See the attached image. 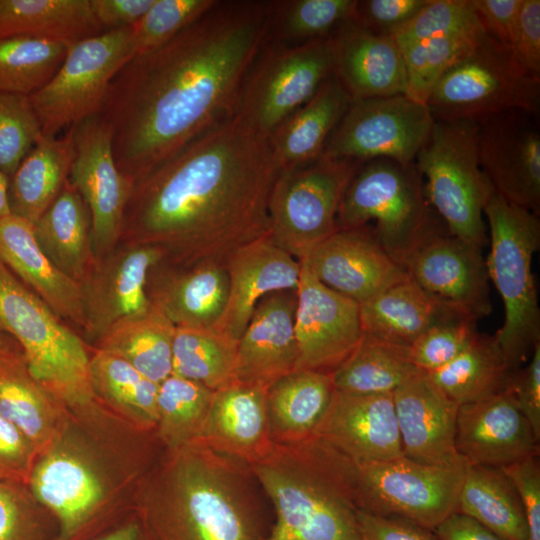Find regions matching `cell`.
<instances>
[{
	"mask_svg": "<svg viewBox=\"0 0 540 540\" xmlns=\"http://www.w3.org/2000/svg\"><path fill=\"white\" fill-rule=\"evenodd\" d=\"M9 177L0 172V218L10 214L8 201Z\"/></svg>",
	"mask_w": 540,
	"mask_h": 540,
	"instance_id": "obj_63",
	"label": "cell"
},
{
	"mask_svg": "<svg viewBox=\"0 0 540 540\" xmlns=\"http://www.w3.org/2000/svg\"><path fill=\"white\" fill-rule=\"evenodd\" d=\"M42 136L29 96L0 92V172L10 178Z\"/></svg>",
	"mask_w": 540,
	"mask_h": 540,
	"instance_id": "obj_49",
	"label": "cell"
},
{
	"mask_svg": "<svg viewBox=\"0 0 540 540\" xmlns=\"http://www.w3.org/2000/svg\"><path fill=\"white\" fill-rule=\"evenodd\" d=\"M147 292L151 304L175 327L212 328L226 306L228 275L221 264L160 262L149 273Z\"/></svg>",
	"mask_w": 540,
	"mask_h": 540,
	"instance_id": "obj_29",
	"label": "cell"
},
{
	"mask_svg": "<svg viewBox=\"0 0 540 540\" xmlns=\"http://www.w3.org/2000/svg\"><path fill=\"white\" fill-rule=\"evenodd\" d=\"M427 0H361L356 2L353 21L380 35L391 36L410 20Z\"/></svg>",
	"mask_w": 540,
	"mask_h": 540,
	"instance_id": "obj_54",
	"label": "cell"
},
{
	"mask_svg": "<svg viewBox=\"0 0 540 540\" xmlns=\"http://www.w3.org/2000/svg\"><path fill=\"white\" fill-rule=\"evenodd\" d=\"M154 0H90L93 16L104 31L134 27Z\"/></svg>",
	"mask_w": 540,
	"mask_h": 540,
	"instance_id": "obj_60",
	"label": "cell"
},
{
	"mask_svg": "<svg viewBox=\"0 0 540 540\" xmlns=\"http://www.w3.org/2000/svg\"><path fill=\"white\" fill-rule=\"evenodd\" d=\"M335 388L330 372L298 369L267 389V415L274 444L292 445L313 438Z\"/></svg>",
	"mask_w": 540,
	"mask_h": 540,
	"instance_id": "obj_34",
	"label": "cell"
},
{
	"mask_svg": "<svg viewBox=\"0 0 540 540\" xmlns=\"http://www.w3.org/2000/svg\"><path fill=\"white\" fill-rule=\"evenodd\" d=\"M102 32L90 0H0V39L34 36L69 45Z\"/></svg>",
	"mask_w": 540,
	"mask_h": 540,
	"instance_id": "obj_38",
	"label": "cell"
},
{
	"mask_svg": "<svg viewBox=\"0 0 540 540\" xmlns=\"http://www.w3.org/2000/svg\"><path fill=\"white\" fill-rule=\"evenodd\" d=\"M392 396L405 457L435 465L462 461L455 449L459 405L425 372L406 380Z\"/></svg>",
	"mask_w": 540,
	"mask_h": 540,
	"instance_id": "obj_25",
	"label": "cell"
},
{
	"mask_svg": "<svg viewBox=\"0 0 540 540\" xmlns=\"http://www.w3.org/2000/svg\"><path fill=\"white\" fill-rule=\"evenodd\" d=\"M512 50L529 72L540 76L539 0H522Z\"/></svg>",
	"mask_w": 540,
	"mask_h": 540,
	"instance_id": "obj_57",
	"label": "cell"
},
{
	"mask_svg": "<svg viewBox=\"0 0 540 540\" xmlns=\"http://www.w3.org/2000/svg\"><path fill=\"white\" fill-rule=\"evenodd\" d=\"M216 3V0H154L133 27L134 56L165 44Z\"/></svg>",
	"mask_w": 540,
	"mask_h": 540,
	"instance_id": "obj_50",
	"label": "cell"
},
{
	"mask_svg": "<svg viewBox=\"0 0 540 540\" xmlns=\"http://www.w3.org/2000/svg\"><path fill=\"white\" fill-rule=\"evenodd\" d=\"M68 44L34 36L0 39V92L31 96L60 68Z\"/></svg>",
	"mask_w": 540,
	"mask_h": 540,
	"instance_id": "obj_45",
	"label": "cell"
},
{
	"mask_svg": "<svg viewBox=\"0 0 540 540\" xmlns=\"http://www.w3.org/2000/svg\"><path fill=\"white\" fill-rule=\"evenodd\" d=\"M256 60L243 83L236 113L269 136L333 74L332 34L295 46L277 43Z\"/></svg>",
	"mask_w": 540,
	"mask_h": 540,
	"instance_id": "obj_13",
	"label": "cell"
},
{
	"mask_svg": "<svg viewBox=\"0 0 540 540\" xmlns=\"http://www.w3.org/2000/svg\"><path fill=\"white\" fill-rule=\"evenodd\" d=\"M300 267L294 317L298 369L331 373L363 335L360 304L322 284L301 262Z\"/></svg>",
	"mask_w": 540,
	"mask_h": 540,
	"instance_id": "obj_17",
	"label": "cell"
},
{
	"mask_svg": "<svg viewBox=\"0 0 540 540\" xmlns=\"http://www.w3.org/2000/svg\"><path fill=\"white\" fill-rule=\"evenodd\" d=\"M33 230L49 260L61 272L81 284L96 262L92 222L85 201L69 180L33 224Z\"/></svg>",
	"mask_w": 540,
	"mask_h": 540,
	"instance_id": "obj_35",
	"label": "cell"
},
{
	"mask_svg": "<svg viewBox=\"0 0 540 540\" xmlns=\"http://www.w3.org/2000/svg\"><path fill=\"white\" fill-rule=\"evenodd\" d=\"M276 2L217 1L171 40L132 57L99 116L119 170L134 183L237 112L268 41Z\"/></svg>",
	"mask_w": 540,
	"mask_h": 540,
	"instance_id": "obj_1",
	"label": "cell"
},
{
	"mask_svg": "<svg viewBox=\"0 0 540 540\" xmlns=\"http://www.w3.org/2000/svg\"><path fill=\"white\" fill-rule=\"evenodd\" d=\"M375 221L373 233L401 266L436 223L415 164L404 166L386 158L364 162L347 186L337 213L338 229ZM404 268V267H403Z\"/></svg>",
	"mask_w": 540,
	"mask_h": 540,
	"instance_id": "obj_9",
	"label": "cell"
},
{
	"mask_svg": "<svg viewBox=\"0 0 540 540\" xmlns=\"http://www.w3.org/2000/svg\"><path fill=\"white\" fill-rule=\"evenodd\" d=\"M519 494L528 530V540H540V464L538 455L502 468Z\"/></svg>",
	"mask_w": 540,
	"mask_h": 540,
	"instance_id": "obj_55",
	"label": "cell"
},
{
	"mask_svg": "<svg viewBox=\"0 0 540 540\" xmlns=\"http://www.w3.org/2000/svg\"><path fill=\"white\" fill-rule=\"evenodd\" d=\"M350 102V97L332 74L310 100L285 118L269 134L280 171L317 160Z\"/></svg>",
	"mask_w": 540,
	"mask_h": 540,
	"instance_id": "obj_33",
	"label": "cell"
},
{
	"mask_svg": "<svg viewBox=\"0 0 540 540\" xmlns=\"http://www.w3.org/2000/svg\"><path fill=\"white\" fill-rule=\"evenodd\" d=\"M490 233L486 267L504 305V321L493 336L517 370L540 343V310L532 258L540 245L538 215L495 192L484 208Z\"/></svg>",
	"mask_w": 540,
	"mask_h": 540,
	"instance_id": "obj_6",
	"label": "cell"
},
{
	"mask_svg": "<svg viewBox=\"0 0 540 540\" xmlns=\"http://www.w3.org/2000/svg\"><path fill=\"white\" fill-rule=\"evenodd\" d=\"M214 391L171 374L158 385L156 434L167 451L200 439Z\"/></svg>",
	"mask_w": 540,
	"mask_h": 540,
	"instance_id": "obj_44",
	"label": "cell"
},
{
	"mask_svg": "<svg viewBox=\"0 0 540 540\" xmlns=\"http://www.w3.org/2000/svg\"><path fill=\"white\" fill-rule=\"evenodd\" d=\"M0 262L60 319L83 331L81 284L49 260L35 238L33 224L13 214L0 218Z\"/></svg>",
	"mask_w": 540,
	"mask_h": 540,
	"instance_id": "obj_30",
	"label": "cell"
},
{
	"mask_svg": "<svg viewBox=\"0 0 540 540\" xmlns=\"http://www.w3.org/2000/svg\"><path fill=\"white\" fill-rule=\"evenodd\" d=\"M461 315L471 314L410 277L360 303L363 332L406 347L436 323Z\"/></svg>",
	"mask_w": 540,
	"mask_h": 540,
	"instance_id": "obj_32",
	"label": "cell"
},
{
	"mask_svg": "<svg viewBox=\"0 0 540 540\" xmlns=\"http://www.w3.org/2000/svg\"><path fill=\"white\" fill-rule=\"evenodd\" d=\"M279 172L269 136L236 113L135 183L122 238L159 248L168 265L225 266L268 235Z\"/></svg>",
	"mask_w": 540,
	"mask_h": 540,
	"instance_id": "obj_2",
	"label": "cell"
},
{
	"mask_svg": "<svg viewBox=\"0 0 540 540\" xmlns=\"http://www.w3.org/2000/svg\"><path fill=\"white\" fill-rule=\"evenodd\" d=\"M237 342L212 328L176 327L172 374L215 391L235 380Z\"/></svg>",
	"mask_w": 540,
	"mask_h": 540,
	"instance_id": "obj_43",
	"label": "cell"
},
{
	"mask_svg": "<svg viewBox=\"0 0 540 540\" xmlns=\"http://www.w3.org/2000/svg\"><path fill=\"white\" fill-rule=\"evenodd\" d=\"M433 123L427 105L405 94L351 100L321 157L412 165Z\"/></svg>",
	"mask_w": 540,
	"mask_h": 540,
	"instance_id": "obj_14",
	"label": "cell"
},
{
	"mask_svg": "<svg viewBox=\"0 0 540 540\" xmlns=\"http://www.w3.org/2000/svg\"><path fill=\"white\" fill-rule=\"evenodd\" d=\"M176 327L154 305L145 313L111 328L97 343L159 384L172 374V349Z\"/></svg>",
	"mask_w": 540,
	"mask_h": 540,
	"instance_id": "obj_40",
	"label": "cell"
},
{
	"mask_svg": "<svg viewBox=\"0 0 540 540\" xmlns=\"http://www.w3.org/2000/svg\"><path fill=\"white\" fill-rule=\"evenodd\" d=\"M433 532L438 540H502L475 519L453 512Z\"/></svg>",
	"mask_w": 540,
	"mask_h": 540,
	"instance_id": "obj_61",
	"label": "cell"
},
{
	"mask_svg": "<svg viewBox=\"0 0 540 540\" xmlns=\"http://www.w3.org/2000/svg\"><path fill=\"white\" fill-rule=\"evenodd\" d=\"M313 438L356 461H388L404 456L392 393L334 390Z\"/></svg>",
	"mask_w": 540,
	"mask_h": 540,
	"instance_id": "obj_22",
	"label": "cell"
},
{
	"mask_svg": "<svg viewBox=\"0 0 540 540\" xmlns=\"http://www.w3.org/2000/svg\"><path fill=\"white\" fill-rule=\"evenodd\" d=\"M134 56L133 27L71 43L53 78L29 96L45 136H58L102 108L118 71Z\"/></svg>",
	"mask_w": 540,
	"mask_h": 540,
	"instance_id": "obj_12",
	"label": "cell"
},
{
	"mask_svg": "<svg viewBox=\"0 0 540 540\" xmlns=\"http://www.w3.org/2000/svg\"><path fill=\"white\" fill-rule=\"evenodd\" d=\"M536 114L509 111L480 119L478 155L496 194L540 212V133Z\"/></svg>",
	"mask_w": 540,
	"mask_h": 540,
	"instance_id": "obj_16",
	"label": "cell"
},
{
	"mask_svg": "<svg viewBox=\"0 0 540 540\" xmlns=\"http://www.w3.org/2000/svg\"><path fill=\"white\" fill-rule=\"evenodd\" d=\"M91 540H153L139 516Z\"/></svg>",
	"mask_w": 540,
	"mask_h": 540,
	"instance_id": "obj_62",
	"label": "cell"
},
{
	"mask_svg": "<svg viewBox=\"0 0 540 540\" xmlns=\"http://www.w3.org/2000/svg\"><path fill=\"white\" fill-rule=\"evenodd\" d=\"M421 372L409 347L363 332L352 353L331 372L335 390L350 394H385ZM423 372V371H422Z\"/></svg>",
	"mask_w": 540,
	"mask_h": 540,
	"instance_id": "obj_41",
	"label": "cell"
},
{
	"mask_svg": "<svg viewBox=\"0 0 540 540\" xmlns=\"http://www.w3.org/2000/svg\"><path fill=\"white\" fill-rule=\"evenodd\" d=\"M62 438L37 458L27 487L56 518L55 540H76L102 509L106 487L96 468Z\"/></svg>",
	"mask_w": 540,
	"mask_h": 540,
	"instance_id": "obj_21",
	"label": "cell"
},
{
	"mask_svg": "<svg viewBox=\"0 0 540 540\" xmlns=\"http://www.w3.org/2000/svg\"><path fill=\"white\" fill-rule=\"evenodd\" d=\"M298 261L322 284L359 304L409 277L367 225L338 229Z\"/></svg>",
	"mask_w": 540,
	"mask_h": 540,
	"instance_id": "obj_20",
	"label": "cell"
},
{
	"mask_svg": "<svg viewBox=\"0 0 540 540\" xmlns=\"http://www.w3.org/2000/svg\"><path fill=\"white\" fill-rule=\"evenodd\" d=\"M357 0L276 2L271 30L283 40L300 43L324 38L353 19Z\"/></svg>",
	"mask_w": 540,
	"mask_h": 540,
	"instance_id": "obj_47",
	"label": "cell"
},
{
	"mask_svg": "<svg viewBox=\"0 0 540 540\" xmlns=\"http://www.w3.org/2000/svg\"><path fill=\"white\" fill-rule=\"evenodd\" d=\"M0 329L20 346L31 374L68 409L94 407L84 340L1 262Z\"/></svg>",
	"mask_w": 540,
	"mask_h": 540,
	"instance_id": "obj_5",
	"label": "cell"
},
{
	"mask_svg": "<svg viewBox=\"0 0 540 540\" xmlns=\"http://www.w3.org/2000/svg\"><path fill=\"white\" fill-rule=\"evenodd\" d=\"M339 454L361 511L403 517L433 530L456 510L467 468L463 460L435 465L405 456L356 461Z\"/></svg>",
	"mask_w": 540,
	"mask_h": 540,
	"instance_id": "obj_10",
	"label": "cell"
},
{
	"mask_svg": "<svg viewBox=\"0 0 540 540\" xmlns=\"http://www.w3.org/2000/svg\"><path fill=\"white\" fill-rule=\"evenodd\" d=\"M507 391L540 440V343L535 346L529 363L514 372Z\"/></svg>",
	"mask_w": 540,
	"mask_h": 540,
	"instance_id": "obj_56",
	"label": "cell"
},
{
	"mask_svg": "<svg viewBox=\"0 0 540 540\" xmlns=\"http://www.w3.org/2000/svg\"><path fill=\"white\" fill-rule=\"evenodd\" d=\"M27 486L0 481V540H47Z\"/></svg>",
	"mask_w": 540,
	"mask_h": 540,
	"instance_id": "obj_52",
	"label": "cell"
},
{
	"mask_svg": "<svg viewBox=\"0 0 540 540\" xmlns=\"http://www.w3.org/2000/svg\"><path fill=\"white\" fill-rule=\"evenodd\" d=\"M73 160L71 130L43 135L9 178L10 214L34 224L69 180Z\"/></svg>",
	"mask_w": 540,
	"mask_h": 540,
	"instance_id": "obj_36",
	"label": "cell"
},
{
	"mask_svg": "<svg viewBox=\"0 0 540 540\" xmlns=\"http://www.w3.org/2000/svg\"><path fill=\"white\" fill-rule=\"evenodd\" d=\"M89 371L95 399H101L139 430H155L159 384L122 358L101 349L90 356Z\"/></svg>",
	"mask_w": 540,
	"mask_h": 540,
	"instance_id": "obj_42",
	"label": "cell"
},
{
	"mask_svg": "<svg viewBox=\"0 0 540 540\" xmlns=\"http://www.w3.org/2000/svg\"><path fill=\"white\" fill-rule=\"evenodd\" d=\"M296 290L266 295L237 341L235 380L270 386L298 369Z\"/></svg>",
	"mask_w": 540,
	"mask_h": 540,
	"instance_id": "obj_26",
	"label": "cell"
},
{
	"mask_svg": "<svg viewBox=\"0 0 540 540\" xmlns=\"http://www.w3.org/2000/svg\"><path fill=\"white\" fill-rule=\"evenodd\" d=\"M225 268L227 302L214 328L236 342L259 301L273 292L296 290L301 270L300 262L268 235L235 251Z\"/></svg>",
	"mask_w": 540,
	"mask_h": 540,
	"instance_id": "obj_24",
	"label": "cell"
},
{
	"mask_svg": "<svg viewBox=\"0 0 540 540\" xmlns=\"http://www.w3.org/2000/svg\"><path fill=\"white\" fill-rule=\"evenodd\" d=\"M17 344L8 334L0 329V354Z\"/></svg>",
	"mask_w": 540,
	"mask_h": 540,
	"instance_id": "obj_64",
	"label": "cell"
},
{
	"mask_svg": "<svg viewBox=\"0 0 540 540\" xmlns=\"http://www.w3.org/2000/svg\"><path fill=\"white\" fill-rule=\"evenodd\" d=\"M485 34L484 29L450 34L423 40L400 49L407 76L405 95L426 104L429 93L438 79Z\"/></svg>",
	"mask_w": 540,
	"mask_h": 540,
	"instance_id": "obj_46",
	"label": "cell"
},
{
	"mask_svg": "<svg viewBox=\"0 0 540 540\" xmlns=\"http://www.w3.org/2000/svg\"><path fill=\"white\" fill-rule=\"evenodd\" d=\"M522 0H472L484 31L512 49Z\"/></svg>",
	"mask_w": 540,
	"mask_h": 540,
	"instance_id": "obj_59",
	"label": "cell"
},
{
	"mask_svg": "<svg viewBox=\"0 0 540 540\" xmlns=\"http://www.w3.org/2000/svg\"><path fill=\"white\" fill-rule=\"evenodd\" d=\"M249 469L274 508L264 540H362L341 456L327 444H274Z\"/></svg>",
	"mask_w": 540,
	"mask_h": 540,
	"instance_id": "obj_4",
	"label": "cell"
},
{
	"mask_svg": "<svg viewBox=\"0 0 540 540\" xmlns=\"http://www.w3.org/2000/svg\"><path fill=\"white\" fill-rule=\"evenodd\" d=\"M362 164L320 156L309 164L281 170L269 200L270 239L299 260L337 231L340 202Z\"/></svg>",
	"mask_w": 540,
	"mask_h": 540,
	"instance_id": "obj_11",
	"label": "cell"
},
{
	"mask_svg": "<svg viewBox=\"0 0 540 540\" xmlns=\"http://www.w3.org/2000/svg\"><path fill=\"white\" fill-rule=\"evenodd\" d=\"M332 41L333 75L351 100L406 93L404 58L391 36L350 20L332 34Z\"/></svg>",
	"mask_w": 540,
	"mask_h": 540,
	"instance_id": "obj_28",
	"label": "cell"
},
{
	"mask_svg": "<svg viewBox=\"0 0 540 540\" xmlns=\"http://www.w3.org/2000/svg\"><path fill=\"white\" fill-rule=\"evenodd\" d=\"M455 511L475 519L502 540H528L519 494L503 469L467 464Z\"/></svg>",
	"mask_w": 540,
	"mask_h": 540,
	"instance_id": "obj_37",
	"label": "cell"
},
{
	"mask_svg": "<svg viewBox=\"0 0 540 540\" xmlns=\"http://www.w3.org/2000/svg\"><path fill=\"white\" fill-rule=\"evenodd\" d=\"M268 386L233 381L214 391L200 441L247 467L273 448L267 415Z\"/></svg>",
	"mask_w": 540,
	"mask_h": 540,
	"instance_id": "obj_27",
	"label": "cell"
},
{
	"mask_svg": "<svg viewBox=\"0 0 540 540\" xmlns=\"http://www.w3.org/2000/svg\"><path fill=\"white\" fill-rule=\"evenodd\" d=\"M249 467L197 440L173 451L148 478L138 516L153 540H264Z\"/></svg>",
	"mask_w": 540,
	"mask_h": 540,
	"instance_id": "obj_3",
	"label": "cell"
},
{
	"mask_svg": "<svg viewBox=\"0 0 540 540\" xmlns=\"http://www.w3.org/2000/svg\"><path fill=\"white\" fill-rule=\"evenodd\" d=\"M540 76L487 33L438 79L426 100L434 120H473L509 112L536 114Z\"/></svg>",
	"mask_w": 540,
	"mask_h": 540,
	"instance_id": "obj_8",
	"label": "cell"
},
{
	"mask_svg": "<svg viewBox=\"0 0 540 540\" xmlns=\"http://www.w3.org/2000/svg\"><path fill=\"white\" fill-rule=\"evenodd\" d=\"M477 320L471 315H461L436 323L409 346L412 363L425 373L448 364L479 334Z\"/></svg>",
	"mask_w": 540,
	"mask_h": 540,
	"instance_id": "obj_51",
	"label": "cell"
},
{
	"mask_svg": "<svg viewBox=\"0 0 540 540\" xmlns=\"http://www.w3.org/2000/svg\"><path fill=\"white\" fill-rule=\"evenodd\" d=\"M414 164L426 179V200L448 232L482 248L484 208L494 190L480 166L477 122L434 120Z\"/></svg>",
	"mask_w": 540,
	"mask_h": 540,
	"instance_id": "obj_7",
	"label": "cell"
},
{
	"mask_svg": "<svg viewBox=\"0 0 540 540\" xmlns=\"http://www.w3.org/2000/svg\"><path fill=\"white\" fill-rule=\"evenodd\" d=\"M455 449L468 465L504 468L539 455V440L509 391L460 405Z\"/></svg>",
	"mask_w": 540,
	"mask_h": 540,
	"instance_id": "obj_23",
	"label": "cell"
},
{
	"mask_svg": "<svg viewBox=\"0 0 540 540\" xmlns=\"http://www.w3.org/2000/svg\"><path fill=\"white\" fill-rule=\"evenodd\" d=\"M514 370L493 336L478 334L443 367L426 373L459 406L489 399L508 390Z\"/></svg>",
	"mask_w": 540,
	"mask_h": 540,
	"instance_id": "obj_39",
	"label": "cell"
},
{
	"mask_svg": "<svg viewBox=\"0 0 540 540\" xmlns=\"http://www.w3.org/2000/svg\"><path fill=\"white\" fill-rule=\"evenodd\" d=\"M362 540H438L433 532L399 516H379L358 510Z\"/></svg>",
	"mask_w": 540,
	"mask_h": 540,
	"instance_id": "obj_58",
	"label": "cell"
},
{
	"mask_svg": "<svg viewBox=\"0 0 540 540\" xmlns=\"http://www.w3.org/2000/svg\"><path fill=\"white\" fill-rule=\"evenodd\" d=\"M69 129L73 141L69 181L89 209L97 261L113 251L122 239L125 211L135 183L119 170L111 132L99 114Z\"/></svg>",
	"mask_w": 540,
	"mask_h": 540,
	"instance_id": "obj_15",
	"label": "cell"
},
{
	"mask_svg": "<svg viewBox=\"0 0 540 540\" xmlns=\"http://www.w3.org/2000/svg\"><path fill=\"white\" fill-rule=\"evenodd\" d=\"M162 260L157 247L126 242L95 262L81 283L88 340L97 343L116 324L150 309L148 277Z\"/></svg>",
	"mask_w": 540,
	"mask_h": 540,
	"instance_id": "obj_18",
	"label": "cell"
},
{
	"mask_svg": "<svg viewBox=\"0 0 540 540\" xmlns=\"http://www.w3.org/2000/svg\"><path fill=\"white\" fill-rule=\"evenodd\" d=\"M479 29L483 27L472 0H427L391 37L402 49L423 40Z\"/></svg>",
	"mask_w": 540,
	"mask_h": 540,
	"instance_id": "obj_48",
	"label": "cell"
},
{
	"mask_svg": "<svg viewBox=\"0 0 540 540\" xmlns=\"http://www.w3.org/2000/svg\"><path fill=\"white\" fill-rule=\"evenodd\" d=\"M68 410L31 374L18 344L0 354V413L29 439L38 457L64 436Z\"/></svg>",
	"mask_w": 540,
	"mask_h": 540,
	"instance_id": "obj_31",
	"label": "cell"
},
{
	"mask_svg": "<svg viewBox=\"0 0 540 540\" xmlns=\"http://www.w3.org/2000/svg\"><path fill=\"white\" fill-rule=\"evenodd\" d=\"M37 458L29 439L0 413V481L27 486Z\"/></svg>",
	"mask_w": 540,
	"mask_h": 540,
	"instance_id": "obj_53",
	"label": "cell"
},
{
	"mask_svg": "<svg viewBox=\"0 0 540 540\" xmlns=\"http://www.w3.org/2000/svg\"><path fill=\"white\" fill-rule=\"evenodd\" d=\"M403 267L418 285L480 319L492 310L481 247L441 229L439 222L408 254Z\"/></svg>",
	"mask_w": 540,
	"mask_h": 540,
	"instance_id": "obj_19",
	"label": "cell"
}]
</instances>
